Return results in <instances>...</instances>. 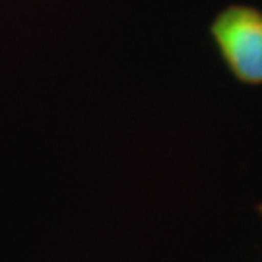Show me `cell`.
Wrapping results in <instances>:
<instances>
[{
    "label": "cell",
    "instance_id": "obj_1",
    "mask_svg": "<svg viewBox=\"0 0 262 262\" xmlns=\"http://www.w3.org/2000/svg\"><path fill=\"white\" fill-rule=\"evenodd\" d=\"M224 64L237 82L262 84V10L249 4H229L210 24Z\"/></svg>",
    "mask_w": 262,
    "mask_h": 262
},
{
    "label": "cell",
    "instance_id": "obj_2",
    "mask_svg": "<svg viewBox=\"0 0 262 262\" xmlns=\"http://www.w3.org/2000/svg\"><path fill=\"white\" fill-rule=\"evenodd\" d=\"M258 214L262 215V202H260V204H258Z\"/></svg>",
    "mask_w": 262,
    "mask_h": 262
}]
</instances>
